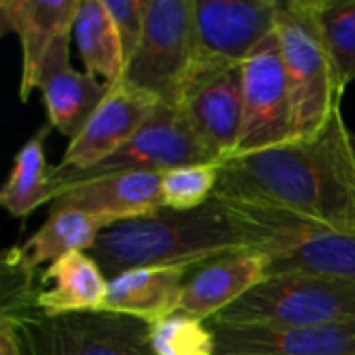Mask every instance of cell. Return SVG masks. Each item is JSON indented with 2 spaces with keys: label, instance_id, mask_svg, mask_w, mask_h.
Segmentation results:
<instances>
[{
  "label": "cell",
  "instance_id": "cell-1",
  "mask_svg": "<svg viewBox=\"0 0 355 355\" xmlns=\"http://www.w3.org/2000/svg\"><path fill=\"white\" fill-rule=\"evenodd\" d=\"M341 110L312 137L231 156L214 189L220 202L262 206L355 235V154Z\"/></svg>",
  "mask_w": 355,
  "mask_h": 355
},
{
  "label": "cell",
  "instance_id": "cell-2",
  "mask_svg": "<svg viewBox=\"0 0 355 355\" xmlns=\"http://www.w3.org/2000/svg\"><path fill=\"white\" fill-rule=\"evenodd\" d=\"M243 252H258L256 237L225 202L212 198L196 210L162 208L112 225L98 235L89 256L112 279L133 268L189 270Z\"/></svg>",
  "mask_w": 355,
  "mask_h": 355
},
{
  "label": "cell",
  "instance_id": "cell-3",
  "mask_svg": "<svg viewBox=\"0 0 355 355\" xmlns=\"http://www.w3.org/2000/svg\"><path fill=\"white\" fill-rule=\"evenodd\" d=\"M318 0H287L277 6V37L293 106V139L316 135L341 110L343 85L327 50Z\"/></svg>",
  "mask_w": 355,
  "mask_h": 355
},
{
  "label": "cell",
  "instance_id": "cell-4",
  "mask_svg": "<svg viewBox=\"0 0 355 355\" xmlns=\"http://www.w3.org/2000/svg\"><path fill=\"white\" fill-rule=\"evenodd\" d=\"M225 204L256 237L268 262L266 277L310 275L355 283V235L262 206Z\"/></svg>",
  "mask_w": 355,
  "mask_h": 355
},
{
  "label": "cell",
  "instance_id": "cell-5",
  "mask_svg": "<svg viewBox=\"0 0 355 355\" xmlns=\"http://www.w3.org/2000/svg\"><path fill=\"white\" fill-rule=\"evenodd\" d=\"M277 6L279 0H196L193 52L183 102L212 79L241 69L275 33Z\"/></svg>",
  "mask_w": 355,
  "mask_h": 355
},
{
  "label": "cell",
  "instance_id": "cell-6",
  "mask_svg": "<svg viewBox=\"0 0 355 355\" xmlns=\"http://www.w3.org/2000/svg\"><path fill=\"white\" fill-rule=\"evenodd\" d=\"M355 320V283L310 275L266 277L210 322L308 327Z\"/></svg>",
  "mask_w": 355,
  "mask_h": 355
},
{
  "label": "cell",
  "instance_id": "cell-7",
  "mask_svg": "<svg viewBox=\"0 0 355 355\" xmlns=\"http://www.w3.org/2000/svg\"><path fill=\"white\" fill-rule=\"evenodd\" d=\"M8 320L23 355H154L150 324L104 310L48 316L33 308Z\"/></svg>",
  "mask_w": 355,
  "mask_h": 355
},
{
  "label": "cell",
  "instance_id": "cell-8",
  "mask_svg": "<svg viewBox=\"0 0 355 355\" xmlns=\"http://www.w3.org/2000/svg\"><path fill=\"white\" fill-rule=\"evenodd\" d=\"M196 0H148L141 42L119 85L181 108L193 52Z\"/></svg>",
  "mask_w": 355,
  "mask_h": 355
},
{
  "label": "cell",
  "instance_id": "cell-9",
  "mask_svg": "<svg viewBox=\"0 0 355 355\" xmlns=\"http://www.w3.org/2000/svg\"><path fill=\"white\" fill-rule=\"evenodd\" d=\"M218 162L198 137L183 108L160 104L139 133L108 160L75 173L50 175L54 198L79 183L119 173H166L171 168ZM54 202V200H52Z\"/></svg>",
  "mask_w": 355,
  "mask_h": 355
},
{
  "label": "cell",
  "instance_id": "cell-10",
  "mask_svg": "<svg viewBox=\"0 0 355 355\" xmlns=\"http://www.w3.org/2000/svg\"><path fill=\"white\" fill-rule=\"evenodd\" d=\"M243 125L237 152L245 156L293 139V106L277 31L241 64Z\"/></svg>",
  "mask_w": 355,
  "mask_h": 355
},
{
  "label": "cell",
  "instance_id": "cell-11",
  "mask_svg": "<svg viewBox=\"0 0 355 355\" xmlns=\"http://www.w3.org/2000/svg\"><path fill=\"white\" fill-rule=\"evenodd\" d=\"M158 106V100L119 83L108 87L106 98L87 119L83 129L69 141L62 160L52 171L75 173L108 160L139 133Z\"/></svg>",
  "mask_w": 355,
  "mask_h": 355
},
{
  "label": "cell",
  "instance_id": "cell-12",
  "mask_svg": "<svg viewBox=\"0 0 355 355\" xmlns=\"http://www.w3.org/2000/svg\"><path fill=\"white\" fill-rule=\"evenodd\" d=\"M208 327L216 339V355H355V320L308 327Z\"/></svg>",
  "mask_w": 355,
  "mask_h": 355
},
{
  "label": "cell",
  "instance_id": "cell-13",
  "mask_svg": "<svg viewBox=\"0 0 355 355\" xmlns=\"http://www.w3.org/2000/svg\"><path fill=\"white\" fill-rule=\"evenodd\" d=\"M52 208L79 210L108 229L144 218L164 208L160 173H119L92 179L60 191Z\"/></svg>",
  "mask_w": 355,
  "mask_h": 355
},
{
  "label": "cell",
  "instance_id": "cell-14",
  "mask_svg": "<svg viewBox=\"0 0 355 355\" xmlns=\"http://www.w3.org/2000/svg\"><path fill=\"white\" fill-rule=\"evenodd\" d=\"M81 0H2L0 31H15L21 42V100L37 89L42 64L52 46L73 35V23Z\"/></svg>",
  "mask_w": 355,
  "mask_h": 355
},
{
  "label": "cell",
  "instance_id": "cell-15",
  "mask_svg": "<svg viewBox=\"0 0 355 355\" xmlns=\"http://www.w3.org/2000/svg\"><path fill=\"white\" fill-rule=\"evenodd\" d=\"M71 35L60 37L48 52L37 89L42 92L48 125L73 139L108 94V85L69 64Z\"/></svg>",
  "mask_w": 355,
  "mask_h": 355
},
{
  "label": "cell",
  "instance_id": "cell-16",
  "mask_svg": "<svg viewBox=\"0 0 355 355\" xmlns=\"http://www.w3.org/2000/svg\"><path fill=\"white\" fill-rule=\"evenodd\" d=\"M266 256L260 252L233 254L200 268L183 287L179 310L210 322L266 279Z\"/></svg>",
  "mask_w": 355,
  "mask_h": 355
},
{
  "label": "cell",
  "instance_id": "cell-17",
  "mask_svg": "<svg viewBox=\"0 0 355 355\" xmlns=\"http://www.w3.org/2000/svg\"><path fill=\"white\" fill-rule=\"evenodd\" d=\"M210 154L225 162L237 152L243 125L241 69L229 71L185 98L181 106Z\"/></svg>",
  "mask_w": 355,
  "mask_h": 355
},
{
  "label": "cell",
  "instance_id": "cell-18",
  "mask_svg": "<svg viewBox=\"0 0 355 355\" xmlns=\"http://www.w3.org/2000/svg\"><path fill=\"white\" fill-rule=\"evenodd\" d=\"M183 268H133L108 279V291L100 310L154 324L179 310L183 293Z\"/></svg>",
  "mask_w": 355,
  "mask_h": 355
},
{
  "label": "cell",
  "instance_id": "cell-19",
  "mask_svg": "<svg viewBox=\"0 0 355 355\" xmlns=\"http://www.w3.org/2000/svg\"><path fill=\"white\" fill-rule=\"evenodd\" d=\"M108 291V277L85 252H73L40 275L37 310L48 316L100 310Z\"/></svg>",
  "mask_w": 355,
  "mask_h": 355
},
{
  "label": "cell",
  "instance_id": "cell-20",
  "mask_svg": "<svg viewBox=\"0 0 355 355\" xmlns=\"http://www.w3.org/2000/svg\"><path fill=\"white\" fill-rule=\"evenodd\" d=\"M73 37L85 73L98 77L108 87L123 79V48L104 0H81L73 23Z\"/></svg>",
  "mask_w": 355,
  "mask_h": 355
},
{
  "label": "cell",
  "instance_id": "cell-21",
  "mask_svg": "<svg viewBox=\"0 0 355 355\" xmlns=\"http://www.w3.org/2000/svg\"><path fill=\"white\" fill-rule=\"evenodd\" d=\"M48 131L50 125L42 127L21 146L12 160L8 179L0 191L2 208L15 218H25L42 204L54 200V187L50 181L52 168H48L44 156V141Z\"/></svg>",
  "mask_w": 355,
  "mask_h": 355
},
{
  "label": "cell",
  "instance_id": "cell-22",
  "mask_svg": "<svg viewBox=\"0 0 355 355\" xmlns=\"http://www.w3.org/2000/svg\"><path fill=\"white\" fill-rule=\"evenodd\" d=\"M102 231L98 220L79 210L52 208L46 223L21 245V250L33 268L44 264L50 266L67 254L92 250Z\"/></svg>",
  "mask_w": 355,
  "mask_h": 355
},
{
  "label": "cell",
  "instance_id": "cell-23",
  "mask_svg": "<svg viewBox=\"0 0 355 355\" xmlns=\"http://www.w3.org/2000/svg\"><path fill=\"white\" fill-rule=\"evenodd\" d=\"M320 31L343 89L355 79V0H318Z\"/></svg>",
  "mask_w": 355,
  "mask_h": 355
},
{
  "label": "cell",
  "instance_id": "cell-24",
  "mask_svg": "<svg viewBox=\"0 0 355 355\" xmlns=\"http://www.w3.org/2000/svg\"><path fill=\"white\" fill-rule=\"evenodd\" d=\"M154 355H216V339L208 322L175 312L150 324Z\"/></svg>",
  "mask_w": 355,
  "mask_h": 355
},
{
  "label": "cell",
  "instance_id": "cell-25",
  "mask_svg": "<svg viewBox=\"0 0 355 355\" xmlns=\"http://www.w3.org/2000/svg\"><path fill=\"white\" fill-rule=\"evenodd\" d=\"M223 162L179 166L162 173V202L171 210H196L212 200Z\"/></svg>",
  "mask_w": 355,
  "mask_h": 355
},
{
  "label": "cell",
  "instance_id": "cell-26",
  "mask_svg": "<svg viewBox=\"0 0 355 355\" xmlns=\"http://www.w3.org/2000/svg\"><path fill=\"white\" fill-rule=\"evenodd\" d=\"M35 272L37 268L29 264L21 245L4 252L0 266V316H17L37 308L40 283H35Z\"/></svg>",
  "mask_w": 355,
  "mask_h": 355
},
{
  "label": "cell",
  "instance_id": "cell-27",
  "mask_svg": "<svg viewBox=\"0 0 355 355\" xmlns=\"http://www.w3.org/2000/svg\"><path fill=\"white\" fill-rule=\"evenodd\" d=\"M104 4L110 12L116 33H119L125 69H127V64L133 58V54L141 42V35H144L148 0H104Z\"/></svg>",
  "mask_w": 355,
  "mask_h": 355
},
{
  "label": "cell",
  "instance_id": "cell-28",
  "mask_svg": "<svg viewBox=\"0 0 355 355\" xmlns=\"http://www.w3.org/2000/svg\"><path fill=\"white\" fill-rule=\"evenodd\" d=\"M0 355H23L10 322L2 318H0Z\"/></svg>",
  "mask_w": 355,
  "mask_h": 355
},
{
  "label": "cell",
  "instance_id": "cell-29",
  "mask_svg": "<svg viewBox=\"0 0 355 355\" xmlns=\"http://www.w3.org/2000/svg\"><path fill=\"white\" fill-rule=\"evenodd\" d=\"M352 144H354V154H355V133L352 135Z\"/></svg>",
  "mask_w": 355,
  "mask_h": 355
}]
</instances>
